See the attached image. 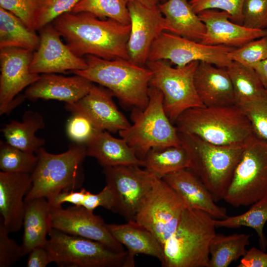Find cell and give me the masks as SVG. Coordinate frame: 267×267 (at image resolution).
<instances>
[{"instance_id":"83f0119b","label":"cell","mask_w":267,"mask_h":267,"mask_svg":"<svg viewBox=\"0 0 267 267\" xmlns=\"http://www.w3.org/2000/svg\"><path fill=\"white\" fill-rule=\"evenodd\" d=\"M45 126L44 118L40 113L26 111L21 121L11 120L1 129L8 144L22 150L36 153L45 143V140L36 135V133Z\"/></svg>"},{"instance_id":"8fae6325","label":"cell","mask_w":267,"mask_h":267,"mask_svg":"<svg viewBox=\"0 0 267 267\" xmlns=\"http://www.w3.org/2000/svg\"><path fill=\"white\" fill-rule=\"evenodd\" d=\"M186 208L179 195L163 179L155 178L135 221L163 246L176 229Z\"/></svg>"},{"instance_id":"9a60e30c","label":"cell","mask_w":267,"mask_h":267,"mask_svg":"<svg viewBox=\"0 0 267 267\" xmlns=\"http://www.w3.org/2000/svg\"><path fill=\"white\" fill-rule=\"evenodd\" d=\"M50 219L52 228L99 242L117 252L125 251L112 235L102 218L83 207L74 205L64 209L61 206H50Z\"/></svg>"},{"instance_id":"7402d4cb","label":"cell","mask_w":267,"mask_h":267,"mask_svg":"<svg viewBox=\"0 0 267 267\" xmlns=\"http://www.w3.org/2000/svg\"><path fill=\"white\" fill-rule=\"evenodd\" d=\"M162 179L179 195L186 207L203 211L215 219L227 217L226 209L216 204L204 183L188 169L173 172Z\"/></svg>"},{"instance_id":"681fc988","label":"cell","mask_w":267,"mask_h":267,"mask_svg":"<svg viewBox=\"0 0 267 267\" xmlns=\"http://www.w3.org/2000/svg\"><path fill=\"white\" fill-rule=\"evenodd\" d=\"M162 0V2H164V1H166L167 0Z\"/></svg>"},{"instance_id":"ffe728a7","label":"cell","mask_w":267,"mask_h":267,"mask_svg":"<svg viewBox=\"0 0 267 267\" xmlns=\"http://www.w3.org/2000/svg\"><path fill=\"white\" fill-rule=\"evenodd\" d=\"M32 186L31 173L0 172V213L9 233L23 226L25 197Z\"/></svg>"},{"instance_id":"f907efd6","label":"cell","mask_w":267,"mask_h":267,"mask_svg":"<svg viewBox=\"0 0 267 267\" xmlns=\"http://www.w3.org/2000/svg\"></svg>"},{"instance_id":"d6a6232c","label":"cell","mask_w":267,"mask_h":267,"mask_svg":"<svg viewBox=\"0 0 267 267\" xmlns=\"http://www.w3.org/2000/svg\"><path fill=\"white\" fill-rule=\"evenodd\" d=\"M267 222V195L251 205L245 213L225 219H215L216 228H238L242 226L250 227L256 232L261 249L266 250L267 241L263 229Z\"/></svg>"},{"instance_id":"836d02e7","label":"cell","mask_w":267,"mask_h":267,"mask_svg":"<svg viewBox=\"0 0 267 267\" xmlns=\"http://www.w3.org/2000/svg\"><path fill=\"white\" fill-rule=\"evenodd\" d=\"M64 203L82 206L92 212L98 207L112 211L115 198L111 188L106 185L101 191L96 194L92 193L84 188H81L79 191H63L49 204L52 206H61Z\"/></svg>"},{"instance_id":"d6986e66","label":"cell","mask_w":267,"mask_h":267,"mask_svg":"<svg viewBox=\"0 0 267 267\" xmlns=\"http://www.w3.org/2000/svg\"><path fill=\"white\" fill-rule=\"evenodd\" d=\"M206 27L205 36L200 43L210 45L238 48L247 43L267 36V29L247 28L230 20L224 11L207 9L198 14Z\"/></svg>"},{"instance_id":"7a4b0ae2","label":"cell","mask_w":267,"mask_h":267,"mask_svg":"<svg viewBox=\"0 0 267 267\" xmlns=\"http://www.w3.org/2000/svg\"><path fill=\"white\" fill-rule=\"evenodd\" d=\"M174 124L178 132L220 145L245 144L256 134L245 111L236 104L191 108Z\"/></svg>"},{"instance_id":"4fadbf2b","label":"cell","mask_w":267,"mask_h":267,"mask_svg":"<svg viewBox=\"0 0 267 267\" xmlns=\"http://www.w3.org/2000/svg\"><path fill=\"white\" fill-rule=\"evenodd\" d=\"M233 48L207 45L164 31L153 42L148 61L169 60L177 67H183L194 61L205 62L227 68L231 62L228 54Z\"/></svg>"},{"instance_id":"5b68a950","label":"cell","mask_w":267,"mask_h":267,"mask_svg":"<svg viewBox=\"0 0 267 267\" xmlns=\"http://www.w3.org/2000/svg\"><path fill=\"white\" fill-rule=\"evenodd\" d=\"M36 154L38 160L31 174L32 186L25 201L43 197L50 203L62 192L81 188L83 164L87 156L85 144L73 143L60 154L50 153L42 147Z\"/></svg>"},{"instance_id":"52a82bcc","label":"cell","mask_w":267,"mask_h":267,"mask_svg":"<svg viewBox=\"0 0 267 267\" xmlns=\"http://www.w3.org/2000/svg\"><path fill=\"white\" fill-rule=\"evenodd\" d=\"M132 119L133 124L119 133L140 160L152 148L180 145L178 132L165 111L159 90L149 87L147 105L143 109L135 108Z\"/></svg>"},{"instance_id":"2e32d148","label":"cell","mask_w":267,"mask_h":267,"mask_svg":"<svg viewBox=\"0 0 267 267\" xmlns=\"http://www.w3.org/2000/svg\"><path fill=\"white\" fill-rule=\"evenodd\" d=\"M127 6L131 27L127 43L129 59L144 66L153 42L162 32L168 31V24L158 6L150 7L136 1L128 2Z\"/></svg>"},{"instance_id":"603a6c76","label":"cell","mask_w":267,"mask_h":267,"mask_svg":"<svg viewBox=\"0 0 267 267\" xmlns=\"http://www.w3.org/2000/svg\"><path fill=\"white\" fill-rule=\"evenodd\" d=\"M194 84L205 106L235 104L233 88L226 68L200 62L194 74Z\"/></svg>"},{"instance_id":"c3c4849f","label":"cell","mask_w":267,"mask_h":267,"mask_svg":"<svg viewBox=\"0 0 267 267\" xmlns=\"http://www.w3.org/2000/svg\"><path fill=\"white\" fill-rule=\"evenodd\" d=\"M127 3L130 1H136L142 4L150 7H156L158 6V3L160 0H124Z\"/></svg>"},{"instance_id":"7c38bea8","label":"cell","mask_w":267,"mask_h":267,"mask_svg":"<svg viewBox=\"0 0 267 267\" xmlns=\"http://www.w3.org/2000/svg\"><path fill=\"white\" fill-rule=\"evenodd\" d=\"M140 167L126 165L103 168L106 185L111 188L115 198L112 212L121 215L127 222L135 221L155 178Z\"/></svg>"},{"instance_id":"8d00e7d4","label":"cell","mask_w":267,"mask_h":267,"mask_svg":"<svg viewBox=\"0 0 267 267\" xmlns=\"http://www.w3.org/2000/svg\"><path fill=\"white\" fill-rule=\"evenodd\" d=\"M228 57L231 61L254 69L259 62L267 58V36L233 48L228 53Z\"/></svg>"},{"instance_id":"3957f363","label":"cell","mask_w":267,"mask_h":267,"mask_svg":"<svg viewBox=\"0 0 267 267\" xmlns=\"http://www.w3.org/2000/svg\"><path fill=\"white\" fill-rule=\"evenodd\" d=\"M85 59L86 69L71 72L105 88L125 104L140 109L147 105L152 76L147 67L123 58L107 60L88 55Z\"/></svg>"},{"instance_id":"f546056e","label":"cell","mask_w":267,"mask_h":267,"mask_svg":"<svg viewBox=\"0 0 267 267\" xmlns=\"http://www.w3.org/2000/svg\"><path fill=\"white\" fill-rule=\"evenodd\" d=\"M40 36L8 11L0 7V48L16 47L36 50Z\"/></svg>"},{"instance_id":"e0dca14e","label":"cell","mask_w":267,"mask_h":267,"mask_svg":"<svg viewBox=\"0 0 267 267\" xmlns=\"http://www.w3.org/2000/svg\"><path fill=\"white\" fill-rule=\"evenodd\" d=\"M40 44L34 51L30 64L31 72L36 74L66 73L87 68L85 59L74 54L61 39L52 23L40 30Z\"/></svg>"},{"instance_id":"f1b7e54d","label":"cell","mask_w":267,"mask_h":267,"mask_svg":"<svg viewBox=\"0 0 267 267\" xmlns=\"http://www.w3.org/2000/svg\"><path fill=\"white\" fill-rule=\"evenodd\" d=\"M235 96V104L241 108L267 96L255 70L231 61L226 68Z\"/></svg>"},{"instance_id":"277c9868","label":"cell","mask_w":267,"mask_h":267,"mask_svg":"<svg viewBox=\"0 0 267 267\" xmlns=\"http://www.w3.org/2000/svg\"><path fill=\"white\" fill-rule=\"evenodd\" d=\"M178 134L189 158L187 169L201 180L215 202L223 200L245 144L220 145L193 134Z\"/></svg>"},{"instance_id":"b9f144b4","label":"cell","mask_w":267,"mask_h":267,"mask_svg":"<svg viewBox=\"0 0 267 267\" xmlns=\"http://www.w3.org/2000/svg\"><path fill=\"white\" fill-rule=\"evenodd\" d=\"M0 217V267H10L24 256L22 247L8 236Z\"/></svg>"},{"instance_id":"f35d334b","label":"cell","mask_w":267,"mask_h":267,"mask_svg":"<svg viewBox=\"0 0 267 267\" xmlns=\"http://www.w3.org/2000/svg\"><path fill=\"white\" fill-rule=\"evenodd\" d=\"M40 0H0V7L11 12L35 31Z\"/></svg>"},{"instance_id":"f6af8a7d","label":"cell","mask_w":267,"mask_h":267,"mask_svg":"<svg viewBox=\"0 0 267 267\" xmlns=\"http://www.w3.org/2000/svg\"><path fill=\"white\" fill-rule=\"evenodd\" d=\"M237 267H267V253L252 247L241 258Z\"/></svg>"},{"instance_id":"7bdbcfd3","label":"cell","mask_w":267,"mask_h":267,"mask_svg":"<svg viewBox=\"0 0 267 267\" xmlns=\"http://www.w3.org/2000/svg\"><path fill=\"white\" fill-rule=\"evenodd\" d=\"M255 134L267 140V96L242 108Z\"/></svg>"},{"instance_id":"30bf717a","label":"cell","mask_w":267,"mask_h":267,"mask_svg":"<svg viewBox=\"0 0 267 267\" xmlns=\"http://www.w3.org/2000/svg\"><path fill=\"white\" fill-rule=\"evenodd\" d=\"M199 63L194 61L176 67H172L166 60L147 63L152 73L149 87L162 92L165 111L173 123L186 110L205 106L194 84V74Z\"/></svg>"},{"instance_id":"d4e9b609","label":"cell","mask_w":267,"mask_h":267,"mask_svg":"<svg viewBox=\"0 0 267 267\" xmlns=\"http://www.w3.org/2000/svg\"><path fill=\"white\" fill-rule=\"evenodd\" d=\"M85 145L87 156L95 158L103 168L126 165L143 166V161L123 138H116L108 131H97Z\"/></svg>"},{"instance_id":"4316f807","label":"cell","mask_w":267,"mask_h":267,"mask_svg":"<svg viewBox=\"0 0 267 267\" xmlns=\"http://www.w3.org/2000/svg\"><path fill=\"white\" fill-rule=\"evenodd\" d=\"M165 18L168 31L182 37L201 42L206 27L187 0H167L158 4Z\"/></svg>"},{"instance_id":"6da1fadb","label":"cell","mask_w":267,"mask_h":267,"mask_svg":"<svg viewBox=\"0 0 267 267\" xmlns=\"http://www.w3.org/2000/svg\"><path fill=\"white\" fill-rule=\"evenodd\" d=\"M76 55H91L107 60L129 59L127 43L130 24L101 19L86 12H69L52 23Z\"/></svg>"},{"instance_id":"5bb4252c","label":"cell","mask_w":267,"mask_h":267,"mask_svg":"<svg viewBox=\"0 0 267 267\" xmlns=\"http://www.w3.org/2000/svg\"><path fill=\"white\" fill-rule=\"evenodd\" d=\"M0 114L9 113L25 98L17 95L41 77L30 69L34 50L0 48Z\"/></svg>"},{"instance_id":"8992f818","label":"cell","mask_w":267,"mask_h":267,"mask_svg":"<svg viewBox=\"0 0 267 267\" xmlns=\"http://www.w3.org/2000/svg\"><path fill=\"white\" fill-rule=\"evenodd\" d=\"M215 219L186 207L178 225L163 246V267H208L211 242L216 234Z\"/></svg>"},{"instance_id":"7dc6e473","label":"cell","mask_w":267,"mask_h":267,"mask_svg":"<svg viewBox=\"0 0 267 267\" xmlns=\"http://www.w3.org/2000/svg\"><path fill=\"white\" fill-rule=\"evenodd\" d=\"M264 88L267 90V58L259 62L254 68Z\"/></svg>"},{"instance_id":"d590c367","label":"cell","mask_w":267,"mask_h":267,"mask_svg":"<svg viewBox=\"0 0 267 267\" xmlns=\"http://www.w3.org/2000/svg\"><path fill=\"white\" fill-rule=\"evenodd\" d=\"M38 160L34 152L22 150L6 141L0 142V169L8 173H32Z\"/></svg>"},{"instance_id":"1f68e13d","label":"cell","mask_w":267,"mask_h":267,"mask_svg":"<svg viewBox=\"0 0 267 267\" xmlns=\"http://www.w3.org/2000/svg\"><path fill=\"white\" fill-rule=\"evenodd\" d=\"M143 167L157 178L187 169L189 160L186 151L180 145L164 148H152L145 155Z\"/></svg>"},{"instance_id":"cb8c5ba5","label":"cell","mask_w":267,"mask_h":267,"mask_svg":"<svg viewBox=\"0 0 267 267\" xmlns=\"http://www.w3.org/2000/svg\"><path fill=\"white\" fill-rule=\"evenodd\" d=\"M107 227L113 237L127 248L126 267H134L136 255L143 254L163 259V248L148 230L135 221L124 224H107Z\"/></svg>"},{"instance_id":"bcb514c9","label":"cell","mask_w":267,"mask_h":267,"mask_svg":"<svg viewBox=\"0 0 267 267\" xmlns=\"http://www.w3.org/2000/svg\"><path fill=\"white\" fill-rule=\"evenodd\" d=\"M48 254L44 247L36 248L28 254L27 267H45L50 263Z\"/></svg>"},{"instance_id":"ba28073f","label":"cell","mask_w":267,"mask_h":267,"mask_svg":"<svg viewBox=\"0 0 267 267\" xmlns=\"http://www.w3.org/2000/svg\"><path fill=\"white\" fill-rule=\"evenodd\" d=\"M267 195V140L256 134L245 144L223 200L234 207Z\"/></svg>"},{"instance_id":"74e56055","label":"cell","mask_w":267,"mask_h":267,"mask_svg":"<svg viewBox=\"0 0 267 267\" xmlns=\"http://www.w3.org/2000/svg\"><path fill=\"white\" fill-rule=\"evenodd\" d=\"M80 0H40L35 31H39L62 14L71 12Z\"/></svg>"},{"instance_id":"44dd1931","label":"cell","mask_w":267,"mask_h":267,"mask_svg":"<svg viewBox=\"0 0 267 267\" xmlns=\"http://www.w3.org/2000/svg\"><path fill=\"white\" fill-rule=\"evenodd\" d=\"M93 85L92 82L78 75L65 77L55 73L43 74L39 80L27 87L24 96L33 101L55 99L70 104L87 95Z\"/></svg>"},{"instance_id":"9c48e42d","label":"cell","mask_w":267,"mask_h":267,"mask_svg":"<svg viewBox=\"0 0 267 267\" xmlns=\"http://www.w3.org/2000/svg\"><path fill=\"white\" fill-rule=\"evenodd\" d=\"M44 246L51 263L60 267H126L127 252L114 251L89 239L51 228Z\"/></svg>"},{"instance_id":"ab89813d","label":"cell","mask_w":267,"mask_h":267,"mask_svg":"<svg viewBox=\"0 0 267 267\" xmlns=\"http://www.w3.org/2000/svg\"><path fill=\"white\" fill-rule=\"evenodd\" d=\"M245 0H190L194 11L197 14L207 9H220L230 16V20L242 25V7Z\"/></svg>"},{"instance_id":"484cf974","label":"cell","mask_w":267,"mask_h":267,"mask_svg":"<svg viewBox=\"0 0 267 267\" xmlns=\"http://www.w3.org/2000/svg\"><path fill=\"white\" fill-rule=\"evenodd\" d=\"M50 206L43 197L25 201L23 226L24 232L21 245L24 256L33 249L44 247L51 229Z\"/></svg>"},{"instance_id":"4dcf8cb0","label":"cell","mask_w":267,"mask_h":267,"mask_svg":"<svg viewBox=\"0 0 267 267\" xmlns=\"http://www.w3.org/2000/svg\"><path fill=\"white\" fill-rule=\"evenodd\" d=\"M250 235L235 233L229 235L216 234L209 248L208 267H227L245 254L250 244Z\"/></svg>"},{"instance_id":"ee69618b","label":"cell","mask_w":267,"mask_h":267,"mask_svg":"<svg viewBox=\"0 0 267 267\" xmlns=\"http://www.w3.org/2000/svg\"><path fill=\"white\" fill-rule=\"evenodd\" d=\"M97 131L89 119L78 114H72L67 125L69 137L77 143L85 144Z\"/></svg>"},{"instance_id":"ac0fdd59","label":"cell","mask_w":267,"mask_h":267,"mask_svg":"<svg viewBox=\"0 0 267 267\" xmlns=\"http://www.w3.org/2000/svg\"><path fill=\"white\" fill-rule=\"evenodd\" d=\"M113 96L107 89L93 84L87 95L74 103H66L65 108L72 114L87 117L98 131L119 132L131 124L117 108Z\"/></svg>"},{"instance_id":"60d3db41","label":"cell","mask_w":267,"mask_h":267,"mask_svg":"<svg viewBox=\"0 0 267 267\" xmlns=\"http://www.w3.org/2000/svg\"><path fill=\"white\" fill-rule=\"evenodd\" d=\"M242 25L256 30L267 29V0H245Z\"/></svg>"},{"instance_id":"e575fe53","label":"cell","mask_w":267,"mask_h":267,"mask_svg":"<svg viewBox=\"0 0 267 267\" xmlns=\"http://www.w3.org/2000/svg\"><path fill=\"white\" fill-rule=\"evenodd\" d=\"M71 12H89L101 19L130 24L127 3L124 0H80Z\"/></svg>"}]
</instances>
